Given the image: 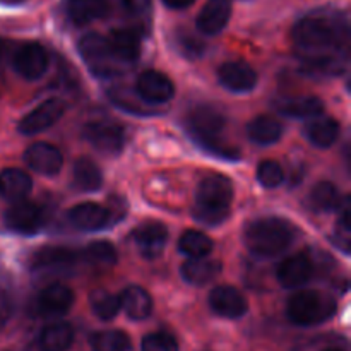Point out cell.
<instances>
[{
	"instance_id": "31",
	"label": "cell",
	"mask_w": 351,
	"mask_h": 351,
	"mask_svg": "<svg viewBox=\"0 0 351 351\" xmlns=\"http://www.w3.org/2000/svg\"><path fill=\"white\" fill-rule=\"evenodd\" d=\"M178 249L189 259L194 257H206L215 249V242L209 239L206 233L197 232V230H189L178 240Z\"/></svg>"
},
{
	"instance_id": "7",
	"label": "cell",
	"mask_w": 351,
	"mask_h": 351,
	"mask_svg": "<svg viewBox=\"0 0 351 351\" xmlns=\"http://www.w3.org/2000/svg\"><path fill=\"white\" fill-rule=\"evenodd\" d=\"M84 139L106 156H115L123 149L125 134L123 127L113 120H95L84 127Z\"/></svg>"
},
{
	"instance_id": "35",
	"label": "cell",
	"mask_w": 351,
	"mask_h": 351,
	"mask_svg": "<svg viewBox=\"0 0 351 351\" xmlns=\"http://www.w3.org/2000/svg\"><path fill=\"white\" fill-rule=\"evenodd\" d=\"M308 202H311V208L319 213L331 211V209H335L339 204L338 189H336V185L332 182H319L312 189Z\"/></svg>"
},
{
	"instance_id": "19",
	"label": "cell",
	"mask_w": 351,
	"mask_h": 351,
	"mask_svg": "<svg viewBox=\"0 0 351 351\" xmlns=\"http://www.w3.org/2000/svg\"><path fill=\"white\" fill-rule=\"evenodd\" d=\"M232 17V0H208L197 16V29L215 36L221 33Z\"/></svg>"
},
{
	"instance_id": "21",
	"label": "cell",
	"mask_w": 351,
	"mask_h": 351,
	"mask_svg": "<svg viewBox=\"0 0 351 351\" xmlns=\"http://www.w3.org/2000/svg\"><path fill=\"white\" fill-rule=\"evenodd\" d=\"M221 273V263L213 257H194L182 264L180 274L192 287H204Z\"/></svg>"
},
{
	"instance_id": "8",
	"label": "cell",
	"mask_w": 351,
	"mask_h": 351,
	"mask_svg": "<svg viewBox=\"0 0 351 351\" xmlns=\"http://www.w3.org/2000/svg\"><path fill=\"white\" fill-rule=\"evenodd\" d=\"M65 112V103L58 98H51L43 101L41 105H38L33 112L27 113L26 117H23L19 122V132L24 136H34V134H40L43 130L50 129L51 125L58 122L62 119Z\"/></svg>"
},
{
	"instance_id": "36",
	"label": "cell",
	"mask_w": 351,
	"mask_h": 351,
	"mask_svg": "<svg viewBox=\"0 0 351 351\" xmlns=\"http://www.w3.org/2000/svg\"><path fill=\"white\" fill-rule=\"evenodd\" d=\"M256 177L264 189H278L285 182V171L278 161L264 160L257 167Z\"/></svg>"
},
{
	"instance_id": "29",
	"label": "cell",
	"mask_w": 351,
	"mask_h": 351,
	"mask_svg": "<svg viewBox=\"0 0 351 351\" xmlns=\"http://www.w3.org/2000/svg\"><path fill=\"white\" fill-rule=\"evenodd\" d=\"M247 136L252 143L261 144V146H271L281 139L283 127L273 117L261 115L250 120V123L247 125Z\"/></svg>"
},
{
	"instance_id": "13",
	"label": "cell",
	"mask_w": 351,
	"mask_h": 351,
	"mask_svg": "<svg viewBox=\"0 0 351 351\" xmlns=\"http://www.w3.org/2000/svg\"><path fill=\"white\" fill-rule=\"evenodd\" d=\"M14 69L21 77L36 81L47 72L48 53L40 43H26L14 55Z\"/></svg>"
},
{
	"instance_id": "25",
	"label": "cell",
	"mask_w": 351,
	"mask_h": 351,
	"mask_svg": "<svg viewBox=\"0 0 351 351\" xmlns=\"http://www.w3.org/2000/svg\"><path fill=\"white\" fill-rule=\"evenodd\" d=\"M33 189V182L26 171L19 168H7L0 171V195L10 202L23 201Z\"/></svg>"
},
{
	"instance_id": "38",
	"label": "cell",
	"mask_w": 351,
	"mask_h": 351,
	"mask_svg": "<svg viewBox=\"0 0 351 351\" xmlns=\"http://www.w3.org/2000/svg\"><path fill=\"white\" fill-rule=\"evenodd\" d=\"M120 7L125 12L127 17L132 21H144L151 14V2L149 0H119Z\"/></svg>"
},
{
	"instance_id": "18",
	"label": "cell",
	"mask_w": 351,
	"mask_h": 351,
	"mask_svg": "<svg viewBox=\"0 0 351 351\" xmlns=\"http://www.w3.org/2000/svg\"><path fill=\"white\" fill-rule=\"evenodd\" d=\"M218 81L232 93H249L256 88L257 74L245 62H225L218 69Z\"/></svg>"
},
{
	"instance_id": "16",
	"label": "cell",
	"mask_w": 351,
	"mask_h": 351,
	"mask_svg": "<svg viewBox=\"0 0 351 351\" xmlns=\"http://www.w3.org/2000/svg\"><path fill=\"white\" fill-rule=\"evenodd\" d=\"M67 218L71 225L81 232H99L110 225L112 213L98 202H82L69 211Z\"/></svg>"
},
{
	"instance_id": "20",
	"label": "cell",
	"mask_w": 351,
	"mask_h": 351,
	"mask_svg": "<svg viewBox=\"0 0 351 351\" xmlns=\"http://www.w3.org/2000/svg\"><path fill=\"white\" fill-rule=\"evenodd\" d=\"M119 0H67V14L77 26L103 19L112 12Z\"/></svg>"
},
{
	"instance_id": "12",
	"label": "cell",
	"mask_w": 351,
	"mask_h": 351,
	"mask_svg": "<svg viewBox=\"0 0 351 351\" xmlns=\"http://www.w3.org/2000/svg\"><path fill=\"white\" fill-rule=\"evenodd\" d=\"M209 307L216 315L225 319H240L249 311L247 298L235 287H216L209 293Z\"/></svg>"
},
{
	"instance_id": "14",
	"label": "cell",
	"mask_w": 351,
	"mask_h": 351,
	"mask_svg": "<svg viewBox=\"0 0 351 351\" xmlns=\"http://www.w3.org/2000/svg\"><path fill=\"white\" fill-rule=\"evenodd\" d=\"M168 242V230L160 221H146L134 230V243L141 256L146 259H156L163 254Z\"/></svg>"
},
{
	"instance_id": "30",
	"label": "cell",
	"mask_w": 351,
	"mask_h": 351,
	"mask_svg": "<svg viewBox=\"0 0 351 351\" xmlns=\"http://www.w3.org/2000/svg\"><path fill=\"white\" fill-rule=\"evenodd\" d=\"M280 112L291 119H314L324 113V103L317 96H298L280 105Z\"/></svg>"
},
{
	"instance_id": "9",
	"label": "cell",
	"mask_w": 351,
	"mask_h": 351,
	"mask_svg": "<svg viewBox=\"0 0 351 351\" xmlns=\"http://www.w3.org/2000/svg\"><path fill=\"white\" fill-rule=\"evenodd\" d=\"M136 93L149 105H161L175 96V86L167 74L160 71H146L137 77Z\"/></svg>"
},
{
	"instance_id": "34",
	"label": "cell",
	"mask_w": 351,
	"mask_h": 351,
	"mask_svg": "<svg viewBox=\"0 0 351 351\" xmlns=\"http://www.w3.org/2000/svg\"><path fill=\"white\" fill-rule=\"evenodd\" d=\"M89 305L95 315L101 321H112L119 315L120 308V297L113 295L106 290H96L89 295Z\"/></svg>"
},
{
	"instance_id": "39",
	"label": "cell",
	"mask_w": 351,
	"mask_h": 351,
	"mask_svg": "<svg viewBox=\"0 0 351 351\" xmlns=\"http://www.w3.org/2000/svg\"><path fill=\"white\" fill-rule=\"evenodd\" d=\"M180 50L184 51L187 57H199L202 55V50H204V45L201 41L194 40V36L191 34H185V36H180Z\"/></svg>"
},
{
	"instance_id": "41",
	"label": "cell",
	"mask_w": 351,
	"mask_h": 351,
	"mask_svg": "<svg viewBox=\"0 0 351 351\" xmlns=\"http://www.w3.org/2000/svg\"><path fill=\"white\" fill-rule=\"evenodd\" d=\"M3 2H7V3H17V2H23V0H3Z\"/></svg>"
},
{
	"instance_id": "1",
	"label": "cell",
	"mask_w": 351,
	"mask_h": 351,
	"mask_svg": "<svg viewBox=\"0 0 351 351\" xmlns=\"http://www.w3.org/2000/svg\"><path fill=\"white\" fill-rule=\"evenodd\" d=\"M295 47L307 55L311 67L326 72L339 65L329 51L341 50L348 43V23L345 16L332 10H314L302 17L293 27Z\"/></svg>"
},
{
	"instance_id": "33",
	"label": "cell",
	"mask_w": 351,
	"mask_h": 351,
	"mask_svg": "<svg viewBox=\"0 0 351 351\" xmlns=\"http://www.w3.org/2000/svg\"><path fill=\"white\" fill-rule=\"evenodd\" d=\"M89 346L93 351H129L130 338L127 332L119 329L98 331L89 338Z\"/></svg>"
},
{
	"instance_id": "40",
	"label": "cell",
	"mask_w": 351,
	"mask_h": 351,
	"mask_svg": "<svg viewBox=\"0 0 351 351\" xmlns=\"http://www.w3.org/2000/svg\"><path fill=\"white\" fill-rule=\"evenodd\" d=\"M194 2L195 0H163L165 5L170 7V9H175V10L187 9V7H191Z\"/></svg>"
},
{
	"instance_id": "4",
	"label": "cell",
	"mask_w": 351,
	"mask_h": 351,
	"mask_svg": "<svg viewBox=\"0 0 351 351\" xmlns=\"http://www.w3.org/2000/svg\"><path fill=\"white\" fill-rule=\"evenodd\" d=\"M233 201V184L225 175H208L202 178L195 194L194 218L208 226L221 225L230 215Z\"/></svg>"
},
{
	"instance_id": "10",
	"label": "cell",
	"mask_w": 351,
	"mask_h": 351,
	"mask_svg": "<svg viewBox=\"0 0 351 351\" xmlns=\"http://www.w3.org/2000/svg\"><path fill=\"white\" fill-rule=\"evenodd\" d=\"M45 211L36 202L17 201L5 211L3 221L12 232L36 233L45 223Z\"/></svg>"
},
{
	"instance_id": "27",
	"label": "cell",
	"mask_w": 351,
	"mask_h": 351,
	"mask_svg": "<svg viewBox=\"0 0 351 351\" xmlns=\"http://www.w3.org/2000/svg\"><path fill=\"white\" fill-rule=\"evenodd\" d=\"M77 252L67 247H43L33 256V269H62L77 261Z\"/></svg>"
},
{
	"instance_id": "5",
	"label": "cell",
	"mask_w": 351,
	"mask_h": 351,
	"mask_svg": "<svg viewBox=\"0 0 351 351\" xmlns=\"http://www.w3.org/2000/svg\"><path fill=\"white\" fill-rule=\"evenodd\" d=\"M336 314V300L321 291H298L288 300L287 315L293 324L308 328L329 321Z\"/></svg>"
},
{
	"instance_id": "42",
	"label": "cell",
	"mask_w": 351,
	"mask_h": 351,
	"mask_svg": "<svg viewBox=\"0 0 351 351\" xmlns=\"http://www.w3.org/2000/svg\"><path fill=\"white\" fill-rule=\"evenodd\" d=\"M326 351H341V350H336V348H329V350H326Z\"/></svg>"
},
{
	"instance_id": "11",
	"label": "cell",
	"mask_w": 351,
	"mask_h": 351,
	"mask_svg": "<svg viewBox=\"0 0 351 351\" xmlns=\"http://www.w3.org/2000/svg\"><path fill=\"white\" fill-rule=\"evenodd\" d=\"M74 304V291L60 283L45 288L34 300V312L40 317H58L67 314Z\"/></svg>"
},
{
	"instance_id": "17",
	"label": "cell",
	"mask_w": 351,
	"mask_h": 351,
	"mask_svg": "<svg viewBox=\"0 0 351 351\" xmlns=\"http://www.w3.org/2000/svg\"><path fill=\"white\" fill-rule=\"evenodd\" d=\"M312 273H314V266H312L311 257L307 254L300 252L285 259L278 266L276 276L281 287L293 290V288L304 287L312 278Z\"/></svg>"
},
{
	"instance_id": "6",
	"label": "cell",
	"mask_w": 351,
	"mask_h": 351,
	"mask_svg": "<svg viewBox=\"0 0 351 351\" xmlns=\"http://www.w3.org/2000/svg\"><path fill=\"white\" fill-rule=\"evenodd\" d=\"M79 53L93 74L99 75V77H112V75L119 74L120 69L117 65L120 62L110 50L108 40L101 34H86L79 41Z\"/></svg>"
},
{
	"instance_id": "15",
	"label": "cell",
	"mask_w": 351,
	"mask_h": 351,
	"mask_svg": "<svg viewBox=\"0 0 351 351\" xmlns=\"http://www.w3.org/2000/svg\"><path fill=\"white\" fill-rule=\"evenodd\" d=\"M24 161L31 170L43 177H55L64 165V158L58 147L48 143H36L27 147L24 153Z\"/></svg>"
},
{
	"instance_id": "23",
	"label": "cell",
	"mask_w": 351,
	"mask_h": 351,
	"mask_svg": "<svg viewBox=\"0 0 351 351\" xmlns=\"http://www.w3.org/2000/svg\"><path fill=\"white\" fill-rule=\"evenodd\" d=\"M304 136L312 146L319 149H328L338 141L339 137V122L332 117H314L311 122L305 123Z\"/></svg>"
},
{
	"instance_id": "32",
	"label": "cell",
	"mask_w": 351,
	"mask_h": 351,
	"mask_svg": "<svg viewBox=\"0 0 351 351\" xmlns=\"http://www.w3.org/2000/svg\"><path fill=\"white\" fill-rule=\"evenodd\" d=\"M82 259L88 264H91L93 267H98V269H108V267L115 266L117 259V250L106 240H98V242L89 243L88 247L82 252Z\"/></svg>"
},
{
	"instance_id": "24",
	"label": "cell",
	"mask_w": 351,
	"mask_h": 351,
	"mask_svg": "<svg viewBox=\"0 0 351 351\" xmlns=\"http://www.w3.org/2000/svg\"><path fill=\"white\" fill-rule=\"evenodd\" d=\"M120 308L132 321H143L149 317L153 312V298L144 288L132 285L120 295Z\"/></svg>"
},
{
	"instance_id": "3",
	"label": "cell",
	"mask_w": 351,
	"mask_h": 351,
	"mask_svg": "<svg viewBox=\"0 0 351 351\" xmlns=\"http://www.w3.org/2000/svg\"><path fill=\"white\" fill-rule=\"evenodd\" d=\"M295 240V226L283 218H261L250 223L243 233L247 249L257 257H276Z\"/></svg>"
},
{
	"instance_id": "28",
	"label": "cell",
	"mask_w": 351,
	"mask_h": 351,
	"mask_svg": "<svg viewBox=\"0 0 351 351\" xmlns=\"http://www.w3.org/2000/svg\"><path fill=\"white\" fill-rule=\"evenodd\" d=\"M74 341V329L67 322H53L41 331L38 346L41 351H67Z\"/></svg>"
},
{
	"instance_id": "37",
	"label": "cell",
	"mask_w": 351,
	"mask_h": 351,
	"mask_svg": "<svg viewBox=\"0 0 351 351\" xmlns=\"http://www.w3.org/2000/svg\"><path fill=\"white\" fill-rule=\"evenodd\" d=\"M143 351H178V343L168 332H151L143 339Z\"/></svg>"
},
{
	"instance_id": "22",
	"label": "cell",
	"mask_w": 351,
	"mask_h": 351,
	"mask_svg": "<svg viewBox=\"0 0 351 351\" xmlns=\"http://www.w3.org/2000/svg\"><path fill=\"white\" fill-rule=\"evenodd\" d=\"M110 45V50L115 55L117 60L122 64H129L139 58L141 55V36L137 29L132 27H120L113 29L110 36L106 38Z\"/></svg>"
},
{
	"instance_id": "2",
	"label": "cell",
	"mask_w": 351,
	"mask_h": 351,
	"mask_svg": "<svg viewBox=\"0 0 351 351\" xmlns=\"http://www.w3.org/2000/svg\"><path fill=\"white\" fill-rule=\"evenodd\" d=\"M226 127V117L215 106L199 105L187 115V130L192 139L215 156L223 160L237 161L240 153L235 147L223 143V132Z\"/></svg>"
},
{
	"instance_id": "26",
	"label": "cell",
	"mask_w": 351,
	"mask_h": 351,
	"mask_svg": "<svg viewBox=\"0 0 351 351\" xmlns=\"http://www.w3.org/2000/svg\"><path fill=\"white\" fill-rule=\"evenodd\" d=\"M72 185L81 192H98L103 185V173L89 158H79L72 168Z\"/></svg>"
}]
</instances>
